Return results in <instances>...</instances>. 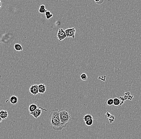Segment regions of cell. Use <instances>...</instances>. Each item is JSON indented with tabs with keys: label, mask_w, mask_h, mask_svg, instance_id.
Segmentation results:
<instances>
[{
	"label": "cell",
	"mask_w": 141,
	"mask_h": 139,
	"mask_svg": "<svg viewBox=\"0 0 141 139\" xmlns=\"http://www.w3.org/2000/svg\"><path fill=\"white\" fill-rule=\"evenodd\" d=\"M49 119L51 125L56 131H61L63 128L61 125L59 118V110L58 109L52 110L49 116Z\"/></svg>",
	"instance_id": "cell-1"
},
{
	"label": "cell",
	"mask_w": 141,
	"mask_h": 139,
	"mask_svg": "<svg viewBox=\"0 0 141 139\" xmlns=\"http://www.w3.org/2000/svg\"><path fill=\"white\" fill-rule=\"evenodd\" d=\"M59 114L61 125L63 128H65L71 120L70 114L67 109H61L59 110Z\"/></svg>",
	"instance_id": "cell-2"
},
{
	"label": "cell",
	"mask_w": 141,
	"mask_h": 139,
	"mask_svg": "<svg viewBox=\"0 0 141 139\" xmlns=\"http://www.w3.org/2000/svg\"><path fill=\"white\" fill-rule=\"evenodd\" d=\"M65 32L66 33L67 37H72L74 39L75 37L76 29L75 28L73 27L71 28H67L65 30Z\"/></svg>",
	"instance_id": "cell-3"
},
{
	"label": "cell",
	"mask_w": 141,
	"mask_h": 139,
	"mask_svg": "<svg viewBox=\"0 0 141 139\" xmlns=\"http://www.w3.org/2000/svg\"><path fill=\"white\" fill-rule=\"evenodd\" d=\"M57 37L59 41H62L67 37L65 31L63 28L59 29L57 34Z\"/></svg>",
	"instance_id": "cell-4"
},
{
	"label": "cell",
	"mask_w": 141,
	"mask_h": 139,
	"mask_svg": "<svg viewBox=\"0 0 141 139\" xmlns=\"http://www.w3.org/2000/svg\"><path fill=\"white\" fill-rule=\"evenodd\" d=\"M39 85L35 84L32 85L30 87L29 89V91L32 94L36 96L39 93V89H38Z\"/></svg>",
	"instance_id": "cell-5"
},
{
	"label": "cell",
	"mask_w": 141,
	"mask_h": 139,
	"mask_svg": "<svg viewBox=\"0 0 141 139\" xmlns=\"http://www.w3.org/2000/svg\"><path fill=\"white\" fill-rule=\"evenodd\" d=\"M41 109V107H40L39 108H38L34 112L30 113V114L33 116L35 119H37L38 118H39L41 116L42 113V110Z\"/></svg>",
	"instance_id": "cell-6"
},
{
	"label": "cell",
	"mask_w": 141,
	"mask_h": 139,
	"mask_svg": "<svg viewBox=\"0 0 141 139\" xmlns=\"http://www.w3.org/2000/svg\"><path fill=\"white\" fill-rule=\"evenodd\" d=\"M39 93L43 94L46 91V86L44 84H40L38 86Z\"/></svg>",
	"instance_id": "cell-7"
},
{
	"label": "cell",
	"mask_w": 141,
	"mask_h": 139,
	"mask_svg": "<svg viewBox=\"0 0 141 139\" xmlns=\"http://www.w3.org/2000/svg\"><path fill=\"white\" fill-rule=\"evenodd\" d=\"M8 113L7 111L5 110H1L0 111V117L2 119H5L8 117Z\"/></svg>",
	"instance_id": "cell-8"
},
{
	"label": "cell",
	"mask_w": 141,
	"mask_h": 139,
	"mask_svg": "<svg viewBox=\"0 0 141 139\" xmlns=\"http://www.w3.org/2000/svg\"><path fill=\"white\" fill-rule=\"evenodd\" d=\"M106 116H107V118H108V120L111 124H112L114 121L115 117L113 115L111 114L108 112H107L106 113Z\"/></svg>",
	"instance_id": "cell-9"
},
{
	"label": "cell",
	"mask_w": 141,
	"mask_h": 139,
	"mask_svg": "<svg viewBox=\"0 0 141 139\" xmlns=\"http://www.w3.org/2000/svg\"><path fill=\"white\" fill-rule=\"evenodd\" d=\"M10 101L11 104H17L18 101V98L16 96H13L10 98Z\"/></svg>",
	"instance_id": "cell-10"
},
{
	"label": "cell",
	"mask_w": 141,
	"mask_h": 139,
	"mask_svg": "<svg viewBox=\"0 0 141 139\" xmlns=\"http://www.w3.org/2000/svg\"><path fill=\"white\" fill-rule=\"evenodd\" d=\"M37 108V106L36 105H35V104H32L30 105L28 110L30 111V113H31V112H34Z\"/></svg>",
	"instance_id": "cell-11"
},
{
	"label": "cell",
	"mask_w": 141,
	"mask_h": 139,
	"mask_svg": "<svg viewBox=\"0 0 141 139\" xmlns=\"http://www.w3.org/2000/svg\"><path fill=\"white\" fill-rule=\"evenodd\" d=\"M14 49L16 51H22L23 50V48L21 46V45L18 43L14 44Z\"/></svg>",
	"instance_id": "cell-12"
},
{
	"label": "cell",
	"mask_w": 141,
	"mask_h": 139,
	"mask_svg": "<svg viewBox=\"0 0 141 139\" xmlns=\"http://www.w3.org/2000/svg\"><path fill=\"white\" fill-rule=\"evenodd\" d=\"M47 11V10L45 8V6L44 5H41L40 6V7H39V12L40 13H42V14H43V13H45V14Z\"/></svg>",
	"instance_id": "cell-13"
},
{
	"label": "cell",
	"mask_w": 141,
	"mask_h": 139,
	"mask_svg": "<svg viewBox=\"0 0 141 139\" xmlns=\"http://www.w3.org/2000/svg\"><path fill=\"white\" fill-rule=\"evenodd\" d=\"M92 119H93V116L89 114L85 115L84 117V120L85 122Z\"/></svg>",
	"instance_id": "cell-14"
},
{
	"label": "cell",
	"mask_w": 141,
	"mask_h": 139,
	"mask_svg": "<svg viewBox=\"0 0 141 139\" xmlns=\"http://www.w3.org/2000/svg\"><path fill=\"white\" fill-rule=\"evenodd\" d=\"M45 15L46 16V19H49L50 18H52L53 17V14L51 13L49 11H47L45 13Z\"/></svg>",
	"instance_id": "cell-15"
},
{
	"label": "cell",
	"mask_w": 141,
	"mask_h": 139,
	"mask_svg": "<svg viewBox=\"0 0 141 139\" xmlns=\"http://www.w3.org/2000/svg\"><path fill=\"white\" fill-rule=\"evenodd\" d=\"M120 104V101L118 98H115L113 99V105L115 106H118Z\"/></svg>",
	"instance_id": "cell-16"
},
{
	"label": "cell",
	"mask_w": 141,
	"mask_h": 139,
	"mask_svg": "<svg viewBox=\"0 0 141 139\" xmlns=\"http://www.w3.org/2000/svg\"><path fill=\"white\" fill-rule=\"evenodd\" d=\"M80 77H81V80H83V81H86V80H87L88 77H87V75H86V74L85 73H83L81 75Z\"/></svg>",
	"instance_id": "cell-17"
},
{
	"label": "cell",
	"mask_w": 141,
	"mask_h": 139,
	"mask_svg": "<svg viewBox=\"0 0 141 139\" xmlns=\"http://www.w3.org/2000/svg\"><path fill=\"white\" fill-rule=\"evenodd\" d=\"M93 119H91V120H89L88 121H86L85 122L86 125L87 126H91L92 125H93Z\"/></svg>",
	"instance_id": "cell-18"
},
{
	"label": "cell",
	"mask_w": 141,
	"mask_h": 139,
	"mask_svg": "<svg viewBox=\"0 0 141 139\" xmlns=\"http://www.w3.org/2000/svg\"><path fill=\"white\" fill-rule=\"evenodd\" d=\"M107 104L108 105L111 106L113 104V99H109L107 101Z\"/></svg>",
	"instance_id": "cell-19"
},
{
	"label": "cell",
	"mask_w": 141,
	"mask_h": 139,
	"mask_svg": "<svg viewBox=\"0 0 141 139\" xmlns=\"http://www.w3.org/2000/svg\"><path fill=\"white\" fill-rule=\"evenodd\" d=\"M106 76H99V77H98V79H101V81H105V80H106Z\"/></svg>",
	"instance_id": "cell-20"
},
{
	"label": "cell",
	"mask_w": 141,
	"mask_h": 139,
	"mask_svg": "<svg viewBox=\"0 0 141 139\" xmlns=\"http://www.w3.org/2000/svg\"><path fill=\"white\" fill-rule=\"evenodd\" d=\"M95 2L98 4H101L103 2H104V0H95Z\"/></svg>",
	"instance_id": "cell-21"
},
{
	"label": "cell",
	"mask_w": 141,
	"mask_h": 139,
	"mask_svg": "<svg viewBox=\"0 0 141 139\" xmlns=\"http://www.w3.org/2000/svg\"><path fill=\"white\" fill-rule=\"evenodd\" d=\"M1 7H2V3H1V1L0 0V8H1Z\"/></svg>",
	"instance_id": "cell-22"
},
{
	"label": "cell",
	"mask_w": 141,
	"mask_h": 139,
	"mask_svg": "<svg viewBox=\"0 0 141 139\" xmlns=\"http://www.w3.org/2000/svg\"><path fill=\"white\" fill-rule=\"evenodd\" d=\"M2 118H1L0 117V124L1 123V122H2Z\"/></svg>",
	"instance_id": "cell-23"
}]
</instances>
